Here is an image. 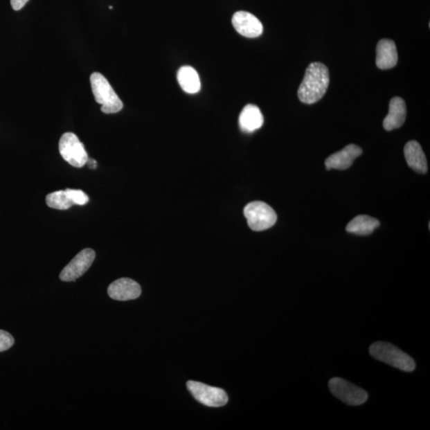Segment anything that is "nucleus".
Returning a JSON list of instances; mask_svg holds the SVG:
<instances>
[{
  "label": "nucleus",
  "instance_id": "nucleus-1",
  "mask_svg": "<svg viewBox=\"0 0 430 430\" xmlns=\"http://www.w3.org/2000/svg\"><path fill=\"white\" fill-rule=\"evenodd\" d=\"M329 82L330 77L328 67L321 62L311 63L306 69L298 89L301 102L307 105L319 102L325 95Z\"/></svg>",
  "mask_w": 430,
  "mask_h": 430
},
{
  "label": "nucleus",
  "instance_id": "nucleus-2",
  "mask_svg": "<svg viewBox=\"0 0 430 430\" xmlns=\"http://www.w3.org/2000/svg\"><path fill=\"white\" fill-rule=\"evenodd\" d=\"M369 352L375 359L405 371V373H412L416 369L415 361L410 355L390 343L375 342L370 345Z\"/></svg>",
  "mask_w": 430,
  "mask_h": 430
},
{
  "label": "nucleus",
  "instance_id": "nucleus-3",
  "mask_svg": "<svg viewBox=\"0 0 430 430\" xmlns=\"http://www.w3.org/2000/svg\"><path fill=\"white\" fill-rule=\"evenodd\" d=\"M92 91L96 102L102 105V111L105 114H116L123 109L118 94L102 73L95 72L90 76Z\"/></svg>",
  "mask_w": 430,
  "mask_h": 430
},
{
  "label": "nucleus",
  "instance_id": "nucleus-4",
  "mask_svg": "<svg viewBox=\"0 0 430 430\" xmlns=\"http://www.w3.org/2000/svg\"><path fill=\"white\" fill-rule=\"evenodd\" d=\"M248 225L254 231H263L272 227L278 220L277 214L268 204L261 201H252L244 208Z\"/></svg>",
  "mask_w": 430,
  "mask_h": 430
},
{
  "label": "nucleus",
  "instance_id": "nucleus-5",
  "mask_svg": "<svg viewBox=\"0 0 430 430\" xmlns=\"http://www.w3.org/2000/svg\"><path fill=\"white\" fill-rule=\"evenodd\" d=\"M328 388L334 397L349 406L363 405L368 400V392L339 377L329 381Z\"/></svg>",
  "mask_w": 430,
  "mask_h": 430
},
{
  "label": "nucleus",
  "instance_id": "nucleus-6",
  "mask_svg": "<svg viewBox=\"0 0 430 430\" xmlns=\"http://www.w3.org/2000/svg\"><path fill=\"white\" fill-rule=\"evenodd\" d=\"M60 152L67 163L75 168L86 165L89 159L83 143L72 132H66L61 137Z\"/></svg>",
  "mask_w": 430,
  "mask_h": 430
},
{
  "label": "nucleus",
  "instance_id": "nucleus-7",
  "mask_svg": "<svg viewBox=\"0 0 430 430\" xmlns=\"http://www.w3.org/2000/svg\"><path fill=\"white\" fill-rule=\"evenodd\" d=\"M187 386L195 400L206 406L221 407L228 402L226 393L222 389L195 381L188 382Z\"/></svg>",
  "mask_w": 430,
  "mask_h": 430
},
{
  "label": "nucleus",
  "instance_id": "nucleus-8",
  "mask_svg": "<svg viewBox=\"0 0 430 430\" xmlns=\"http://www.w3.org/2000/svg\"><path fill=\"white\" fill-rule=\"evenodd\" d=\"M96 253L92 249H84L71 260L60 274V278L62 281H74L82 277L91 267L94 262Z\"/></svg>",
  "mask_w": 430,
  "mask_h": 430
},
{
  "label": "nucleus",
  "instance_id": "nucleus-9",
  "mask_svg": "<svg viewBox=\"0 0 430 430\" xmlns=\"http://www.w3.org/2000/svg\"><path fill=\"white\" fill-rule=\"evenodd\" d=\"M233 28L247 38H257L262 34L263 26L256 16L247 12H238L232 18Z\"/></svg>",
  "mask_w": 430,
  "mask_h": 430
},
{
  "label": "nucleus",
  "instance_id": "nucleus-10",
  "mask_svg": "<svg viewBox=\"0 0 430 430\" xmlns=\"http://www.w3.org/2000/svg\"><path fill=\"white\" fill-rule=\"evenodd\" d=\"M108 294L110 298L126 301L135 300L141 294V288L139 284L130 278H120L111 283L108 288Z\"/></svg>",
  "mask_w": 430,
  "mask_h": 430
},
{
  "label": "nucleus",
  "instance_id": "nucleus-11",
  "mask_svg": "<svg viewBox=\"0 0 430 430\" xmlns=\"http://www.w3.org/2000/svg\"><path fill=\"white\" fill-rule=\"evenodd\" d=\"M362 148L355 145H349L343 150L329 156L325 161L328 170H346L352 165L353 162L362 155Z\"/></svg>",
  "mask_w": 430,
  "mask_h": 430
},
{
  "label": "nucleus",
  "instance_id": "nucleus-12",
  "mask_svg": "<svg viewBox=\"0 0 430 430\" xmlns=\"http://www.w3.org/2000/svg\"><path fill=\"white\" fill-rule=\"evenodd\" d=\"M397 52L395 42L382 39L376 47V65L381 70H389L397 65Z\"/></svg>",
  "mask_w": 430,
  "mask_h": 430
},
{
  "label": "nucleus",
  "instance_id": "nucleus-13",
  "mask_svg": "<svg viewBox=\"0 0 430 430\" xmlns=\"http://www.w3.org/2000/svg\"><path fill=\"white\" fill-rule=\"evenodd\" d=\"M406 118V105L405 100L401 98H394L389 104V113L384 120V127L386 131H391L400 127L405 123Z\"/></svg>",
  "mask_w": 430,
  "mask_h": 430
},
{
  "label": "nucleus",
  "instance_id": "nucleus-14",
  "mask_svg": "<svg viewBox=\"0 0 430 430\" xmlns=\"http://www.w3.org/2000/svg\"><path fill=\"white\" fill-rule=\"evenodd\" d=\"M406 161L413 171L424 174L428 171L427 157L422 148L415 141L408 142L404 148Z\"/></svg>",
  "mask_w": 430,
  "mask_h": 430
},
{
  "label": "nucleus",
  "instance_id": "nucleus-15",
  "mask_svg": "<svg viewBox=\"0 0 430 430\" xmlns=\"http://www.w3.org/2000/svg\"><path fill=\"white\" fill-rule=\"evenodd\" d=\"M264 118L257 105H247L239 116V125L244 132H252L262 127Z\"/></svg>",
  "mask_w": 430,
  "mask_h": 430
},
{
  "label": "nucleus",
  "instance_id": "nucleus-16",
  "mask_svg": "<svg viewBox=\"0 0 430 430\" xmlns=\"http://www.w3.org/2000/svg\"><path fill=\"white\" fill-rule=\"evenodd\" d=\"M177 79L180 87L186 93H196L201 89L199 74L193 67L186 66L180 68L178 71Z\"/></svg>",
  "mask_w": 430,
  "mask_h": 430
},
{
  "label": "nucleus",
  "instance_id": "nucleus-17",
  "mask_svg": "<svg viewBox=\"0 0 430 430\" xmlns=\"http://www.w3.org/2000/svg\"><path fill=\"white\" fill-rule=\"evenodd\" d=\"M379 225V221L373 217L359 215L348 223L347 231L357 235H369Z\"/></svg>",
  "mask_w": 430,
  "mask_h": 430
},
{
  "label": "nucleus",
  "instance_id": "nucleus-18",
  "mask_svg": "<svg viewBox=\"0 0 430 430\" xmlns=\"http://www.w3.org/2000/svg\"><path fill=\"white\" fill-rule=\"evenodd\" d=\"M46 203L48 206L57 210H68L73 206L66 190H57L48 195Z\"/></svg>",
  "mask_w": 430,
  "mask_h": 430
},
{
  "label": "nucleus",
  "instance_id": "nucleus-19",
  "mask_svg": "<svg viewBox=\"0 0 430 430\" xmlns=\"http://www.w3.org/2000/svg\"><path fill=\"white\" fill-rule=\"evenodd\" d=\"M66 191L73 205L84 206L89 201L88 195L81 190L66 189Z\"/></svg>",
  "mask_w": 430,
  "mask_h": 430
},
{
  "label": "nucleus",
  "instance_id": "nucleus-20",
  "mask_svg": "<svg viewBox=\"0 0 430 430\" xmlns=\"http://www.w3.org/2000/svg\"><path fill=\"white\" fill-rule=\"evenodd\" d=\"M14 343L15 339L12 334L6 331L0 330V352L12 348Z\"/></svg>",
  "mask_w": 430,
  "mask_h": 430
},
{
  "label": "nucleus",
  "instance_id": "nucleus-21",
  "mask_svg": "<svg viewBox=\"0 0 430 430\" xmlns=\"http://www.w3.org/2000/svg\"><path fill=\"white\" fill-rule=\"evenodd\" d=\"M28 1L29 0H10V4H12V7L15 10H19L22 9Z\"/></svg>",
  "mask_w": 430,
  "mask_h": 430
},
{
  "label": "nucleus",
  "instance_id": "nucleus-22",
  "mask_svg": "<svg viewBox=\"0 0 430 430\" xmlns=\"http://www.w3.org/2000/svg\"><path fill=\"white\" fill-rule=\"evenodd\" d=\"M89 167L91 169H95L98 166L97 162L94 161V159H88L87 163Z\"/></svg>",
  "mask_w": 430,
  "mask_h": 430
},
{
  "label": "nucleus",
  "instance_id": "nucleus-23",
  "mask_svg": "<svg viewBox=\"0 0 430 430\" xmlns=\"http://www.w3.org/2000/svg\"><path fill=\"white\" fill-rule=\"evenodd\" d=\"M109 9H113V7H111V6H109Z\"/></svg>",
  "mask_w": 430,
  "mask_h": 430
}]
</instances>
